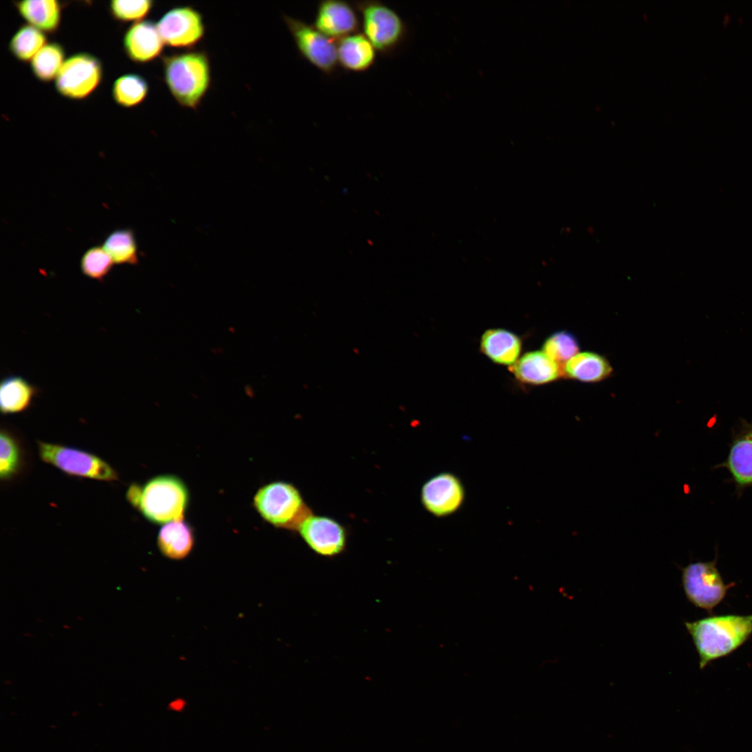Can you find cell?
I'll use <instances>...</instances> for the list:
<instances>
[{"instance_id":"1","label":"cell","mask_w":752,"mask_h":752,"mask_svg":"<svg viewBox=\"0 0 752 752\" xmlns=\"http://www.w3.org/2000/svg\"><path fill=\"white\" fill-rule=\"evenodd\" d=\"M684 626L690 634L704 669L713 661L726 657L740 648L752 634V614L712 616Z\"/></svg>"},{"instance_id":"2","label":"cell","mask_w":752,"mask_h":752,"mask_svg":"<svg viewBox=\"0 0 752 752\" xmlns=\"http://www.w3.org/2000/svg\"><path fill=\"white\" fill-rule=\"evenodd\" d=\"M164 82L179 105L196 110L211 84V66L205 51L186 50L162 56Z\"/></svg>"},{"instance_id":"3","label":"cell","mask_w":752,"mask_h":752,"mask_svg":"<svg viewBox=\"0 0 752 752\" xmlns=\"http://www.w3.org/2000/svg\"><path fill=\"white\" fill-rule=\"evenodd\" d=\"M126 496L145 518L159 524L184 519L189 502L184 482L166 474L155 476L143 485H130Z\"/></svg>"},{"instance_id":"4","label":"cell","mask_w":752,"mask_h":752,"mask_svg":"<svg viewBox=\"0 0 752 752\" xmlns=\"http://www.w3.org/2000/svg\"><path fill=\"white\" fill-rule=\"evenodd\" d=\"M253 506L263 519L288 530H298L312 511L299 489L292 484L276 481L260 487L253 500Z\"/></svg>"},{"instance_id":"5","label":"cell","mask_w":752,"mask_h":752,"mask_svg":"<svg viewBox=\"0 0 752 752\" xmlns=\"http://www.w3.org/2000/svg\"><path fill=\"white\" fill-rule=\"evenodd\" d=\"M353 6L361 17L363 33L375 49L390 54L402 42L406 26L398 13L378 1H359Z\"/></svg>"},{"instance_id":"6","label":"cell","mask_w":752,"mask_h":752,"mask_svg":"<svg viewBox=\"0 0 752 752\" xmlns=\"http://www.w3.org/2000/svg\"><path fill=\"white\" fill-rule=\"evenodd\" d=\"M40 458L63 472L104 481L118 479L116 471L98 456L79 448L38 441Z\"/></svg>"},{"instance_id":"7","label":"cell","mask_w":752,"mask_h":752,"mask_svg":"<svg viewBox=\"0 0 752 752\" xmlns=\"http://www.w3.org/2000/svg\"><path fill=\"white\" fill-rule=\"evenodd\" d=\"M716 559L695 562L682 567V584L687 600L712 615L734 583L726 584L716 567Z\"/></svg>"},{"instance_id":"8","label":"cell","mask_w":752,"mask_h":752,"mask_svg":"<svg viewBox=\"0 0 752 752\" xmlns=\"http://www.w3.org/2000/svg\"><path fill=\"white\" fill-rule=\"evenodd\" d=\"M102 76L99 58L87 52H79L65 59L55 79V88L61 95L80 100L95 91Z\"/></svg>"},{"instance_id":"9","label":"cell","mask_w":752,"mask_h":752,"mask_svg":"<svg viewBox=\"0 0 752 752\" xmlns=\"http://www.w3.org/2000/svg\"><path fill=\"white\" fill-rule=\"evenodd\" d=\"M300 54L311 64L325 74H331L338 63L336 43L302 20L284 15Z\"/></svg>"},{"instance_id":"10","label":"cell","mask_w":752,"mask_h":752,"mask_svg":"<svg viewBox=\"0 0 752 752\" xmlns=\"http://www.w3.org/2000/svg\"><path fill=\"white\" fill-rule=\"evenodd\" d=\"M157 26L165 44L189 50L203 38L205 25L202 14L191 6H177L166 12Z\"/></svg>"},{"instance_id":"11","label":"cell","mask_w":752,"mask_h":752,"mask_svg":"<svg viewBox=\"0 0 752 752\" xmlns=\"http://www.w3.org/2000/svg\"><path fill=\"white\" fill-rule=\"evenodd\" d=\"M297 531L307 546L320 556L334 557L345 549L346 530L331 517L312 514L301 523Z\"/></svg>"},{"instance_id":"12","label":"cell","mask_w":752,"mask_h":752,"mask_svg":"<svg viewBox=\"0 0 752 752\" xmlns=\"http://www.w3.org/2000/svg\"><path fill=\"white\" fill-rule=\"evenodd\" d=\"M464 489L454 474L441 473L427 480L422 487L421 499L424 508L436 517L456 512L462 506Z\"/></svg>"},{"instance_id":"13","label":"cell","mask_w":752,"mask_h":752,"mask_svg":"<svg viewBox=\"0 0 752 752\" xmlns=\"http://www.w3.org/2000/svg\"><path fill=\"white\" fill-rule=\"evenodd\" d=\"M313 25L336 41L359 32L361 22L353 5L340 0H324L319 3Z\"/></svg>"},{"instance_id":"14","label":"cell","mask_w":752,"mask_h":752,"mask_svg":"<svg viewBox=\"0 0 752 752\" xmlns=\"http://www.w3.org/2000/svg\"><path fill=\"white\" fill-rule=\"evenodd\" d=\"M164 45L157 24L150 20L133 23L123 37V48L127 56L137 63L154 61L162 55Z\"/></svg>"},{"instance_id":"15","label":"cell","mask_w":752,"mask_h":752,"mask_svg":"<svg viewBox=\"0 0 752 752\" xmlns=\"http://www.w3.org/2000/svg\"><path fill=\"white\" fill-rule=\"evenodd\" d=\"M723 466L738 486L752 485V422L741 423Z\"/></svg>"},{"instance_id":"16","label":"cell","mask_w":752,"mask_h":752,"mask_svg":"<svg viewBox=\"0 0 752 752\" xmlns=\"http://www.w3.org/2000/svg\"><path fill=\"white\" fill-rule=\"evenodd\" d=\"M515 378L531 385H541L558 379L563 373L560 365L543 351L525 353L510 367Z\"/></svg>"},{"instance_id":"17","label":"cell","mask_w":752,"mask_h":752,"mask_svg":"<svg viewBox=\"0 0 752 752\" xmlns=\"http://www.w3.org/2000/svg\"><path fill=\"white\" fill-rule=\"evenodd\" d=\"M480 350L492 362L510 367L519 359L522 340L508 329H489L480 338Z\"/></svg>"},{"instance_id":"18","label":"cell","mask_w":752,"mask_h":752,"mask_svg":"<svg viewBox=\"0 0 752 752\" xmlns=\"http://www.w3.org/2000/svg\"><path fill=\"white\" fill-rule=\"evenodd\" d=\"M338 62L344 69L363 72L375 63L376 49L363 33H356L336 41Z\"/></svg>"},{"instance_id":"19","label":"cell","mask_w":752,"mask_h":752,"mask_svg":"<svg viewBox=\"0 0 752 752\" xmlns=\"http://www.w3.org/2000/svg\"><path fill=\"white\" fill-rule=\"evenodd\" d=\"M191 526L184 519L165 524L157 535V545L161 553L172 560H182L188 556L194 545Z\"/></svg>"},{"instance_id":"20","label":"cell","mask_w":752,"mask_h":752,"mask_svg":"<svg viewBox=\"0 0 752 752\" xmlns=\"http://www.w3.org/2000/svg\"><path fill=\"white\" fill-rule=\"evenodd\" d=\"M14 4L29 24L45 33H53L59 29L62 6L58 1L25 0L16 1Z\"/></svg>"},{"instance_id":"21","label":"cell","mask_w":752,"mask_h":752,"mask_svg":"<svg viewBox=\"0 0 752 752\" xmlns=\"http://www.w3.org/2000/svg\"><path fill=\"white\" fill-rule=\"evenodd\" d=\"M612 367L603 356L593 352H580L564 365L563 373L567 378L582 382H598L609 377Z\"/></svg>"},{"instance_id":"22","label":"cell","mask_w":752,"mask_h":752,"mask_svg":"<svg viewBox=\"0 0 752 752\" xmlns=\"http://www.w3.org/2000/svg\"><path fill=\"white\" fill-rule=\"evenodd\" d=\"M38 393V389L21 376L5 377L0 384L1 413L11 414L25 411Z\"/></svg>"},{"instance_id":"23","label":"cell","mask_w":752,"mask_h":752,"mask_svg":"<svg viewBox=\"0 0 752 752\" xmlns=\"http://www.w3.org/2000/svg\"><path fill=\"white\" fill-rule=\"evenodd\" d=\"M47 43V36L44 32L26 24L19 26L12 36L8 49L16 59L27 63L31 62Z\"/></svg>"},{"instance_id":"24","label":"cell","mask_w":752,"mask_h":752,"mask_svg":"<svg viewBox=\"0 0 752 752\" xmlns=\"http://www.w3.org/2000/svg\"><path fill=\"white\" fill-rule=\"evenodd\" d=\"M149 91L146 79L138 74H125L117 78L112 86V97L120 107L130 108L140 104Z\"/></svg>"},{"instance_id":"25","label":"cell","mask_w":752,"mask_h":752,"mask_svg":"<svg viewBox=\"0 0 752 752\" xmlns=\"http://www.w3.org/2000/svg\"><path fill=\"white\" fill-rule=\"evenodd\" d=\"M102 246L114 264L134 265L139 263L137 244L134 232L130 228L112 231L105 239Z\"/></svg>"},{"instance_id":"26","label":"cell","mask_w":752,"mask_h":752,"mask_svg":"<svg viewBox=\"0 0 752 752\" xmlns=\"http://www.w3.org/2000/svg\"><path fill=\"white\" fill-rule=\"evenodd\" d=\"M65 49L61 44L47 43L30 62L35 77L45 83L55 79L65 61Z\"/></svg>"},{"instance_id":"27","label":"cell","mask_w":752,"mask_h":752,"mask_svg":"<svg viewBox=\"0 0 752 752\" xmlns=\"http://www.w3.org/2000/svg\"><path fill=\"white\" fill-rule=\"evenodd\" d=\"M579 344L574 334L556 331L549 336L542 345V351L560 366L579 353Z\"/></svg>"},{"instance_id":"28","label":"cell","mask_w":752,"mask_h":752,"mask_svg":"<svg viewBox=\"0 0 752 752\" xmlns=\"http://www.w3.org/2000/svg\"><path fill=\"white\" fill-rule=\"evenodd\" d=\"M114 263L102 246H94L86 251L81 258L82 273L93 279L102 281L111 271Z\"/></svg>"},{"instance_id":"29","label":"cell","mask_w":752,"mask_h":752,"mask_svg":"<svg viewBox=\"0 0 752 752\" xmlns=\"http://www.w3.org/2000/svg\"><path fill=\"white\" fill-rule=\"evenodd\" d=\"M154 6L152 0H113L109 3L111 16L120 22H137L148 15Z\"/></svg>"},{"instance_id":"30","label":"cell","mask_w":752,"mask_h":752,"mask_svg":"<svg viewBox=\"0 0 752 752\" xmlns=\"http://www.w3.org/2000/svg\"><path fill=\"white\" fill-rule=\"evenodd\" d=\"M0 478L6 480L13 476L19 468L20 454L15 439L3 430L0 434Z\"/></svg>"}]
</instances>
